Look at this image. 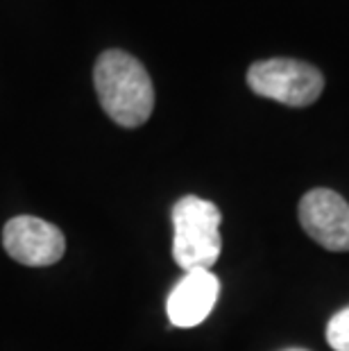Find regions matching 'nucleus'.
<instances>
[{
	"instance_id": "nucleus-1",
	"label": "nucleus",
	"mask_w": 349,
	"mask_h": 351,
	"mask_svg": "<svg viewBox=\"0 0 349 351\" xmlns=\"http://www.w3.org/2000/svg\"><path fill=\"white\" fill-rule=\"evenodd\" d=\"M93 82L105 114L121 127L147 123L154 109V86L143 64L123 50H107L95 62Z\"/></svg>"
},
{
	"instance_id": "nucleus-2",
	"label": "nucleus",
	"mask_w": 349,
	"mask_h": 351,
	"mask_svg": "<svg viewBox=\"0 0 349 351\" xmlns=\"http://www.w3.org/2000/svg\"><path fill=\"white\" fill-rule=\"evenodd\" d=\"M222 215L218 206L197 195L182 197L173 206V256L184 272L211 270L220 258Z\"/></svg>"
},
{
	"instance_id": "nucleus-6",
	"label": "nucleus",
	"mask_w": 349,
	"mask_h": 351,
	"mask_svg": "<svg viewBox=\"0 0 349 351\" xmlns=\"http://www.w3.org/2000/svg\"><path fill=\"white\" fill-rule=\"evenodd\" d=\"M220 295L218 276L211 270H191L184 272L180 283L170 290L166 311L173 326L191 328L202 324L213 311Z\"/></svg>"
},
{
	"instance_id": "nucleus-3",
	"label": "nucleus",
	"mask_w": 349,
	"mask_h": 351,
	"mask_svg": "<svg viewBox=\"0 0 349 351\" xmlns=\"http://www.w3.org/2000/svg\"><path fill=\"white\" fill-rule=\"evenodd\" d=\"M248 84L256 95L288 107H309L324 88L322 73L297 59H265L250 66Z\"/></svg>"
},
{
	"instance_id": "nucleus-8",
	"label": "nucleus",
	"mask_w": 349,
	"mask_h": 351,
	"mask_svg": "<svg viewBox=\"0 0 349 351\" xmlns=\"http://www.w3.org/2000/svg\"><path fill=\"white\" fill-rule=\"evenodd\" d=\"M293 351H302V349H293Z\"/></svg>"
},
{
	"instance_id": "nucleus-4",
	"label": "nucleus",
	"mask_w": 349,
	"mask_h": 351,
	"mask_svg": "<svg viewBox=\"0 0 349 351\" xmlns=\"http://www.w3.org/2000/svg\"><path fill=\"white\" fill-rule=\"evenodd\" d=\"M7 254L29 267H46L57 263L66 252V238L55 225L34 215H16L3 229Z\"/></svg>"
},
{
	"instance_id": "nucleus-7",
	"label": "nucleus",
	"mask_w": 349,
	"mask_h": 351,
	"mask_svg": "<svg viewBox=\"0 0 349 351\" xmlns=\"http://www.w3.org/2000/svg\"><path fill=\"white\" fill-rule=\"evenodd\" d=\"M326 342L333 351H349V306L338 311L326 324Z\"/></svg>"
},
{
	"instance_id": "nucleus-5",
	"label": "nucleus",
	"mask_w": 349,
	"mask_h": 351,
	"mask_svg": "<svg viewBox=\"0 0 349 351\" xmlns=\"http://www.w3.org/2000/svg\"><path fill=\"white\" fill-rule=\"evenodd\" d=\"M304 231L329 252H349V204L336 191H309L300 202Z\"/></svg>"
}]
</instances>
